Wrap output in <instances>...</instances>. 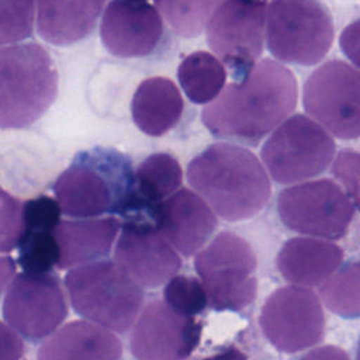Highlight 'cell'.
I'll list each match as a JSON object with an SVG mask.
<instances>
[{
	"label": "cell",
	"mask_w": 360,
	"mask_h": 360,
	"mask_svg": "<svg viewBox=\"0 0 360 360\" xmlns=\"http://www.w3.org/2000/svg\"><path fill=\"white\" fill-rule=\"evenodd\" d=\"M156 229L183 256L200 252L217 229L211 207L194 191L180 188L153 208Z\"/></svg>",
	"instance_id": "cell-17"
},
{
	"label": "cell",
	"mask_w": 360,
	"mask_h": 360,
	"mask_svg": "<svg viewBox=\"0 0 360 360\" xmlns=\"http://www.w3.org/2000/svg\"><path fill=\"white\" fill-rule=\"evenodd\" d=\"M339 45L342 52L357 68H360V18L350 22L340 34Z\"/></svg>",
	"instance_id": "cell-33"
},
{
	"label": "cell",
	"mask_w": 360,
	"mask_h": 360,
	"mask_svg": "<svg viewBox=\"0 0 360 360\" xmlns=\"http://www.w3.org/2000/svg\"><path fill=\"white\" fill-rule=\"evenodd\" d=\"M177 79L191 103L205 104L211 103L224 89L226 72L217 56L205 51H195L181 60Z\"/></svg>",
	"instance_id": "cell-24"
},
{
	"label": "cell",
	"mask_w": 360,
	"mask_h": 360,
	"mask_svg": "<svg viewBox=\"0 0 360 360\" xmlns=\"http://www.w3.org/2000/svg\"><path fill=\"white\" fill-rule=\"evenodd\" d=\"M183 181V170L176 158L158 152L143 159L135 172V191L139 205L153 208L174 194Z\"/></svg>",
	"instance_id": "cell-23"
},
{
	"label": "cell",
	"mask_w": 360,
	"mask_h": 360,
	"mask_svg": "<svg viewBox=\"0 0 360 360\" xmlns=\"http://www.w3.org/2000/svg\"><path fill=\"white\" fill-rule=\"evenodd\" d=\"M301 360H350V359L343 349L338 346L326 345L308 352L305 356L301 357Z\"/></svg>",
	"instance_id": "cell-34"
},
{
	"label": "cell",
	"mask_w": 360,
	"mask_h": 360,
	"mask_svg": "<svg viewBox=\"0 0 360 360\" xmlns=\"http://www.w3.org/2000/svg\"><path fill=\"white\" fill-rule=\"evenodd\" d=\"M128 1H134V3H143L146 0H128Z\"/></svg>",
	"instance_id": "cell-38"
},
{
	"label": "cell",
	"mask_w": 360,
	"mask_h": 360,
	"mask_svg": "<svg viewBox=\"0 0 360 360\" xmlns=\"http://www.w3.org/2000/svg\"><path fill=\"white\" fill-rule=\"evenodd\" d=\"M264 35L278 60L309 66L329 52L335 30L329 11L316 0H273Z\"/></svg>",
	"instance_id": "cell-6"
},
{
	"label": "cell",
	"mask_w": 360,
	"mask_h": 360,
	"mask_svg": "<svg viewBox=\"0 0 360 360\" xmlns=\"http://www.w3.org/2000/svg\"><path fill=\"white\" fill-rule=\"evenodd\" d=\"M56 229L24 226L18 248V263L27 273H51L58 264L59 248Z\"/></svg>",
	"instance_id": "cell-27"
},
{
	"label": "cell",
	"mask_w": 360,
	"mask_h": 360,
	"mask_svg": "<svg viewBox=\"0 0 360 360\" xmlns=\"http://www.w3.org/2000/svg\"><path fill=\"white\" fill-rule=\"evenodd\" d=\"M3 315L30 342L52 335L68 316V302L58 277L52 273L17 274L7 287Z\"/></svg>",
	"instance_id": "cell-12"
},
{
	"label": "cell",
	"mask_w": 360,
	"mask_h": 360,
	"mask_svg": "<svg viewBox=\"0 0 360 360\" xmlns=\"http://www.w3.org/2000/svg\"><path fill=\"white\" fill-rule=\"evenodd\" d=\"M120 222L115 217L60 221L55 238L59 248V269H70L105 257L117 238Z\"/></svg>",
	"instance_id": "cell-20"
},
{
	"label": "cell",
	"mask_w": 360,
	"mask_h": 360,
	"mask_svg": "<svg viewBox=\"0 0 360 360\" xmlns=\"http://www.w3.org/2000/svg\"><path fill=\"white\" fill-rule=\"evenodd\" d=\"M37 360H122V343L90 321H72L39 347Z\"/></svg>",
	"instance_id": "cell-18"
},
{
	"label": "cell",
	"mask_w": 360,
	"mask_h": 360,
	"mask_svg": "<svg viewBox=\"0 0 360 360\" xmlns=\"http://www.w3.org/2000/svg\"><path fill=\"white\" fill-rule=\"evenodd\" d=\"M277 210L287 228L325 239L345 236L354 215L353 202L330 179L305 181L281 190Z\"/></svg>",
	"instance_id": "cell-10"
},
{
	"label": "cell",
	"mask_w": 360,
	"mask_h": 360,
	"mask_svg": "<svg viewBox=\"0 0 360 360\" xmlns=\"http://www.w3.org/2000/svg\"><path fill=\"white\" fill-rule=\"evenodd\" d=\"M188 184L226 221L255 217L267 204L271 184L259 159L246 148L218 142L187 166Z\"/></svg>",
	"instance_id": "cell-2"
},
{
	"label": "cell",
	"mask_w": 360,
	"mask_h": 360,
	"mask_svg": "<svg viewBox=\"0 0 360 360\" xmlns=\"http://www.w3.org/2000/svg\"><path fill=\"white\" fill-rule=\"evenodd\" d=\"M184 108L177 86L167 77H148L136 87L132 101V121L149 136H162L179 122Z\"/></svg>",
	"instance_id": "cell-22"
},
{
	"label": "cell",
	"mask_w": 360,
	"mask_h": 360,
	"mask_svg": "<svg viewBox=\"0 0 360 360\" xmlns=\"http://www.w3.org/2000/svg\"><path fill=\"white\" fill-rule=\"evenodd\" d=\"M302 104L309 117L340 139L360 138V70L333 59L304 83Z\"/></svg>",
	"instance_id": "cell-9"
},
{
	"label": "cell",
	"mask_w": 360,
	"mask_h": 360,
	"mask_svg": "<svg viewBox=\"0 0 360 360\" xmlns=\"http://www.w3.org/2000/svg\"><path fill=\"white\" fill-rule=\"evenodd\" d=\"M356 360H360V339H359V347H357V356Z\"/></svg>",
	"instance_id": "cell-37"
},
{
	"label": "cell",
	"mask_w": 360,
	"mask_h": 360,
	"mask_svg": "<svg viewBox=\"0 0 360 360\" xmlns=\"http://www.w3.org/2000/svg\"><path fill=\"white\" fill-rule=\"evenodd\" d=\"M14 270H15V264L13 259L8 256H0V297L4 288L10 284Z\"/></svg>",
	"instance_id": "cell-35"
},
{
	"label": "cell",
	"mask_w": 360,
	"mask_h": 360,
	"mask_svg": "<svg viewBox=\"0 0 360 360\" xmlns=\"http://www.w3.org/2000/svg\"><path fill=\"white\" fill-rule=\"evenodd\" d=\"M200 335L201 328L194 316L155 300L136 319L129 347L136 360H184L198 345Z\"/></svg>",
	"instance_id": "cell-14"
},
{
	"label": "cell",
	"mask_w": 360,
	"mask_h": 360,
	"mask_svg": "<svg viewBox=\"0 0 360 360\" xmlns=\"http://www.w3.org/2000/svg\"><path fill=\"white\" fill-rule=\"evenodd\" d=\"M204 360H248V356L235 346H231L215 353L214 356L205 357Z\"/></svg>",
	"instance_id": "cell-36"
},
{
	"label": "cell",
	"mask_w": 360,
	"mask_h": 360,
	"mask_svg": "<svg viewBox=\"0 0 360 360\" xmlns=\"http://www.w3.org/2000/svg\"><path fill=\"white\" fill-rule=\"evenodd\" d=\"M297 96L292 72L266 58L242 80L225 86L204 107L201 120L214 136L255 146L287 120L297 105Z\"/></svg>",
	"instance_id": "cell-1"
},
{
	"label": "cell",
	"mask_w": 360,
	"mask_h": 360,
	"mask_svg": "<svg viewBox=\"0 0 360 360\" xmlns=\"http://www.w3.org/2000/svg\"><path fill=\"white\" fill-rule=\"evenodd\" d=\"M58 70L37 42L0 46V128L20 129L37 122L58 96Z\"/></svg>",
	"instance_id": "cell-4"
},
{
	"label": "cell",
	"mask_w": 360,
	"mask_h": 360,
	"mask_svg": "<svg viewBox=\"0 0 360 360\" xmlns=\"http://www.w3.org/2000/svg\"><path fill=\"white\" fill-rule=\"evenodd\" d=\"M162 34L160 14L146 1L111 0L100 22L104 48L118 58H142L152 53Z\"/></svg>",
	"instance_id": "cell-16"
},
{
	"label": "cell",
	"mask_w": 360,
	"mask_h": 360,
	"mask_svg": "<svg viewBox=\"0 0 360 360\" xmlns=\"http://www.w3.org/2000/svg\"><path fill=\"white\" fill-rule=\"evenodd\" d=\"M335 150V141L318 122L295 114L270 134L260 156L274 181L292 184L325 172Z\"/></svg>",
	"instance_id": "cell-8"
},
{
	"label": "cell",
	"mask_w": 360,
	"mask_h": 360,
	"mask_svg": "<svg viewBox=\"0 0 360 360\" xmlns=\"http://www.w3.org/2000/svg\"><path fill=\"white\" fill-rule=\"evenodd\" d=\"M165 301L177 312L188 316L200 314L208 305L202 284L188 276H174L166 283Z\"/></svg>",
	"instance_id": "cell-29"
},
{
	"label": "cell",
	"mask_w": 360,
	"mask_h": 360,
	"mask_svg": "<svg viewBox=\"0 0 360 360\" xmlns=\"http://www.w3.org/2000/svg\"><path fill=\"white\" fill-rule=\"evenodd\" d=\"M53 193L62 212L80 219L139 207L131 159L110 148L79 152L55 180Z\"/></svg>",
	"instance_id": "cell-3"
},
{
	"label": "cell",
	"mask_w": 360,
	"mask_h": 360,
	"mask_svg": "<svg viewBox=\"0 0 360 360\" xmlns=\"http://www.w3.org/2000/svg\"><path fill=\"white\" fill-rule=\"evenodd\" d=\"M114 262L148 288L167 283L181 267V259L156 226L138 219L124 224L115 243Z\"/></svg>",
	"instance_id": "cell-15"
},
{
	"label": "cell",
	"mask_w": 360,
	"mask_h": 360,
	"mask_svg": "<svg viewBox=\"0 0 360 360\" xmlns=\"http://www.w3.org/2000/svg\"><path fill=\"white\" fill-rule=\"evenodd\" d=\"M65 287L79 315L118 333L134 325L143 304L141 285L115 262L73 267L65 276Z\"/></svg>",
	"instance_id": "cell-5"
},
{
	"label": "cell",
	"mask_w": 360,
	"mask_h": 360,
	"mask_svg": "<svg viewBox=\"0 0 360 360\" xmlns=\"http://www.w3.org/2000/svg\"><path fill=\"white\" fill-rule=\"evenodd\" d=\"M260 326L278 350L295 353L323 339L325 316L316 294L301 285L273 291L260 311Z\"/></svg>",
	"instance_id": "cell-13"
},
{
	"label": "cell",
	"mask_w": 360,
	"mask_h": 360,
	"mask_svg": "<svg viewBox=\"0 0 360 360\" xmlns=\"http://www.w3.org/2000/svg\"><path fill=\"white\" fill-rule=\"evenodd\" d=\"M342 249L326 239L292 238L287 240L278 256L277 267L281 276L301 287L323 284L342 264Z\"/></svg>",
	"instance_id": "cell-21"
},
{
	"label": "cell",
	"mask_w": 360,
	"mask_h": 360,
	"mask_svg": "<svg viewBox=\"0 0 360 360\" xmlns=\"http://www.w3.org/2000/svg\"><path fill=\"white\" fill-rule=\"evenodd\" d=\"M34 18L35 0H0V46L31 37Z\"/></svg>",
	"instance_id": "cell-28"
},
{
	"label": "cell",
	"mask_w": 360,
	"mask_h": 360,
	"mask_svg": "<svg viewBox=\"0 0 360 360\" xmlns=\"http://www.w3.org/2000/svg\"><path fill=\"white\" fill-rule=\"evenodd\" d=\"M22 354V339L13 328L0 321V360H20Z\"/></svg>",
	"instance_id": "cell-32"
},
{
	"label": "cell",
	"mask_w": 360,
	"mask_h": 360,
	"mask_svg": "<svg viewBox=\"0 0 360 360\" xmlns=\"http://www.w3.org/2000/svg\"><path fill=\"white\" fill-rule=\"evenodd\" d=\"M195 270L215 311H240L256 297L257 260L252 246L232 232H221L197 252Z\"/></svg>",
	"instance_id": "cell-7"
},
{
	"label": "cell",
	"mask_w": 360,
	"mask_h": 360,
	"mask_svg": "<svg viewBox=\"0 0 360 360\" xmlns=\"http://www.w3.org/2000/svg\"><path fill=\"white\" fill-rule=\"evenodd\" d=\"M332 174L343 184L347 197L360 210V152L343 149L332 165Z\"/></svg>",
	"instance_id": "cell-31"
},
{
	"label": "cell",
	"mask_w": 360,
	"mask_h": 360,
	"mask_svg": "<svg viewBox=\"0 0 360 360\" xmlns=\"http://www.w3.org/2000/svg\"><path fill=\"white\" fill-rule=\"evenodd\" d=\"M24 202L0 187V253H8L20 243Z\"/></svg>",
	"instance_id": "cell-30"
},
{
	"label": "cell",
	"mask_w": 360,
	"mask_h": 360,
	"mask_svg": "<svg viewBox=\"0 0 360 360\" xmlns=\"http://www.w3.org/2000/svg\"><path fill=\"white\" fill-rule=\"evenodd\" d=\"M323 304L346 318L360 316V262L333 273L319 285Z\"/></svg>",
	"instance_id": "cell-26"
},
{
	"label": "cell",
	"mask_w": 360,
	"mask_h": 360,
	"mask_svg": "<svg viewBox=\"0 0 360 360\" xmlns=\"http://www.w3.org/2000/svg\"><path fill=\"white\" fill-rule=\"evenodd\" d=\"M264 25V0H225L210 18L207 42L235 80H242L262 55Z\"/></svg>",
	"instance_id": "cell-11"
},
{
	"label": "cell",
	"mask_w": 360,
	"mask_h": 360,
	"mask_svg": "<svg viewBox=\"0 0 360 360\" xmlns=\"http://www.w3.org/2000/svg\"><path fill=\"white\" fill-rule=\"evenodd\" d=\"M105 0H35L38 35L48 44L68 46L89 37Z\"/></svg>",
	"instance_id": "cell-19"
},
{
	"label": "cell",
	"mask_w": 360,
	"mask_h": 360,
	"mask_svg": "<svg viewBox=\"0 0 360 360\" xmlns=\"http://www.w3.org/2000/svg\"><path fill=\"white\" fill-rule=\"evenodd\" d=\"M225 0H155L160 14L180 37L193 38L202 32L214 11Z\"/></svg>",
	"instance_id": "cell-25"
}]
</instances>
